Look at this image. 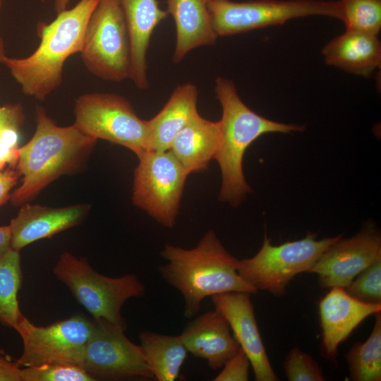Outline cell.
<instances>
[{
    "label": "cell",
    "mask_w": 381,
    "mask_h": 381,
    "mask_svg": "<svg viewBox=\"0 0 381 381\" xmlns=\"http://www.w3.org/2000/svg\"><path fill=\"white\" fill-rule=\"evenodd\" d=\"M35 121L32 137L18 148L16 169L21 184L10 198L15 206L29 202L59 177L80 169L97 140L74 123L57 126L41 106L36 108Z\"/></svg>",
    "instance_id": "1"
},
{
    "label": "cell",
    "mask_w": 381,
    "mask_h": 381,
    "mask_svg": "<svg viewBox=\"0 0 381 381\" xmlns=\"http://www.w3.org/2000/svg\"><path fill=\"white\" fill-rule=\"evenodd\" d=\"M161 255L167 263L158 271L183 298V315H196L207 296L227 291L257 294L238 273L239 260L230 254L213 231H208L191 249L167 244Z\"/></svg>",
    "instance_id": "2"
},
{
    "label": "cell",
    "mask_w": 381,
    "mask_h": 381,
    "mask_svg": "<svg viewBox=\"0 0 381 381\" xmlns=\"http://www.w3.org/2000/svg\"><path fill=\"white\" fill-rule=\"evenodd\" d=\"M98 1L80 0L73 8L57 13L51 23H39L40 42L30 56L4 57L3 64L24 95L43 101L61 85L64 64L71 55L80 53L89 18Z\"/></svg>",
    "instance_id": "3"
},
{
    "label": "cell",
    "mask_w": 381,
    "mask_h": 381,
    "mask_svg": "<svg viewBox=\"0 0 381 381\" xmlns=\"http://www.w3.org/2000/svg\"><path fill=\"white\" fill-rule=\"evenodd\" d=\"M214 92L222 108L219 121L221 141L214 158L222 176L219 198L236 207L251 190L243 171L247 148L265 133L302 131L304 126L274 121L256 114L241 100L235 84L228 78L217 77Z\"/></svg>",
    "instance_id": "4"
},
{
    "label": "cell",
    "mask_w": 381,
    "mask_h": 381,
    "mask_svg": "<svg viewBox=\"0 0 381 381\" xmlns=\"http://www.w3.org/2000/svg\"><path fill=\"white\" fill-rule=\"evenodd\" d=\"M53 273L72 293L75 300L95 320L102 319L126 329L121 310L129 298L145 294V286L133 274L118 277L102 275L85 258L64 252Z\"/></svg>",
    "instance_id": "5"
},
{
    "label": "cell",
    "mask_w": 381,
    "mask_h": 381,
    "mask_svg": "<svg viewBox=\"0 0 381 381\" xmlns=\"http://www.w3.org/2000/svg\"><path fill=\"white\" fill-rule=\"evenodd\" d=\"M207 6L217 37L282 25L292 19L312 16L342 20L339 0H207Z\"/></svg>",
    "instance_id": "6"
},
{
    "label": "cell",
    "mask_w": 381,
    "mask_h": 381,
    "mask_svg": "<svg viewBox=\"0 0 381 381\" xmlns=\"http://www.w3.org/2000/svg\"><path fill=\"white\" fill-rule=\"evenodd\" d=\"M341 235L317 240L308 232L302 239L272 245L265 231L260 250L252 258L239 260L238 274L255 289L274 296L286 293V286L298 274L309 272L322 253Z\"/></svg>",
    "instance_id": "7"
},
{
    "label": "cell",
    "mask_w": 381,
    "mask_h": 381,
    "mask_svg": "<svg viewBox=\"0 0 381 381\" xmlns=\"http://www.w3.org/2000/svg\"><path fill=\"white\" fill-rule=\"evenodd\" d=\"M92 75L121 82L130 78L131 44L119 0H99L89 18L80 52Z\"/></svg>",
    "instance_id": "8"
},
{
    "label": "cell",
    "mask_w": 381,
    "mask_h": 381,
    "mask_svg": "<svg viewBox=\"0 0 381 381\" xmlns=\"http://www.w3.org/2000/svg\"><path fill=\"white\" fill-rule=\"evenodd\" d=\"M74 124L95 139L124 146L139 158L149 151L147 121L136 114L124 97L108 92L86 93L75 100Z\"/></svg>",
    "instance_id": "9"
},
{
    "label": "cell",
    "mask_w": 381,
    "mask_h": 381,
    "mask_svg": "<svg viewBox=\"0 0 381 381\" xmlns=\"http://www.w3.org/2000/svg\"><path fill=\"white\" fill-rule=\"evenodd\" d=\"M138 159L133 202L162 225L171 228L189 174L170 150H149Z\"/></svg>",
    "instance_id": "10"
},
{
    "label": "cell",
    "mask_w": 381,
    "mask_h": 381,
    "mask_svg": "<svg viewBox=\"0 0 381 381\" xmlns=\"http://www.w3.org/2000/svg\"><path fill=\"white\" fill-rule=\"evenodd\" d=\"M95 322L82 314L37 326L22 315L14 329L20 336L23 351L16 363L21 367L47 363L79 365Z\"/></svg>",
    "instance_id": "11"
},
{
    "label": "cell",
    "mask_w": 381,
    "mask_h": 381,
    "mask_svg": "<svg viewBox=\"0 0 381 381\" xmlns=\"http://www.w3.org/2000/svg\"><path fill=\"white\" fill-rule=\"evenodd\" d=\"M94 322L80 367L103 378H155L141 346L126 337V328L102 319Z\"/></svg>",
    "instance_id": "12"
},
{
    "label": "cell",
    "mask_w": 381,
    "mask_h": 381,
    "mask_svg": "<svg viewBox=\"0 0 381 381\" xmlns=\"http://www.w3.org/2000/svg\"><path fill=\"white\" fill-rule=\"evenodd\" d=\"M381 256V236L372 224L357 234L341 236L320 255L308 272L318 275L322 288L345 289L377 258Z\"/></svg>",
    "instance_id": "13"
},
{
    "label": "cell",
    "mask_w": 381,
    "mask_h": 381,
    "mask_svg": "<svg viewBox=\"0 0 381 381\" xmlns=\"http://www.w3.org/2000/svg\"><path fill=\"white\" fill-rule=\"evenodd\" d=\"M250 294L227 291L210 296L229 322L234 337L248 356L256 381H277L258 329Z\"/></svg>",
    "instance_id": "14"
},
{
    "label": "cell",
    "mask_w": 381,
    "mask_h": 381,
    "mask_svg": "<svg viewBox=\"0 0 381 381\" xmlns=\"http://www.w3.org/2000/svg\"><path fill=\"white\" fill-rule=\"evenodd\" d=\"M380 310L381 304L360 301L344 288H331L319 303L323 356L335 361L339 345L366 318Z\"/></svg>",
    "instance_id": "15"
},
{
    "label": "cell",
    "mask_w": 381,
    "mask_h": 381,
    "mask_svg": "<svg viewBox=\"0 0 381 381\" xmlns=\"http://www.w3.org/2000/svg\"><path fill=\"white\" fill-rule=\"evenodd\" d=\"M90 210L87 204L52 207L26 202L9 224L11 248L19 251L28 245L80 224Z\"/></svg>",
    "instance_id": "16"
},
{
    "label": "cell",
    "mask_w": 381,
    "mask_h": 381,
    "mask_svg": "<svg viewBox=\"0 0 381 381\" xmlns=\"http://www.w3.org/2000/svg\"><path fill=\"white\" fill-rule=\"evenodd\" d=\"M188 352L203 358L212 370L222 368L241 348L217 308L193 319L179 335Z\"/></svg>",
    "instance_id": "17"
},
{
    "label": "cell",
    "mask_w": 381,
    "mask_h": 381,
    "mask_svg": "<svg viewBox=\"0 0 381 381\" xmlns=\"http://www.w3.org/2000/svg\"><path fill=\"white\" fill-rule=\"evenodd\" d=\"M131 44L130 78L138 89L149 87L147 52L152 33L169 15L157 0H119Z\"/></svg>",
    "instance_id": "18"
},
{
    "label": "cell",
    "mask_w": 381,
    "mask_h": 381,
    "mask_svg": "<svg viewBox=\"0 0 381 381\" xmlns=\"http://www.w3.org/2000/svg\"><path fill=\"white\" fill-rule=\"evenodd\" d=\"M325 62L346 72L368 77L381 66L378 35L346 31L330 40L322 50Z\"/></svg>",
    "instance_id": "19"
},
{
    "label": "cell",
    "mask_w": 381,
    "mask_h": 381,
    "mask_svg": "<svg viewBox=\"0 0 381 381\" xmlns=\"http://www.w3.org/2000/svg\"><path fill=\"white\" fill-rule=\"evenodd\" d=\"M167 4L176 30L174 64L180 63L191 50L215 43L218 37L212 26L207 0H167Z\"/></svg>",
    "instance_id": "20"
},
{
    "label": "cell",
    "mask_w": 381,
    "mask_h": 381,
    "mask_svg": "<svg viewBox=\"0 0 381 381\" xmlns=\"http://www.w3.org/2000/svg\"><path fill=\"white\" fill-rule=\"evenodd\" d=\"M198 88L192 83L177 86L162 110L147 121L150 150H167L177 134L199 114Z\"/></svg>",
    "instance_id": "21"
},
{
    "label": "cell",
    "mask_w": 381,
    "mask_h": 381,
    "mask_svg": "<svg viewBox=\"0 0 381 381\" xmlns=\"http://www.w3.org/2000/svg\"><path fill=\"white\" fill-rule=\"evenodd\" d=\"M219 121H211L200 114L175 137L170 150L188 174L207 169L215 158L220 145Z\"/></svg>",
    "instance_id": "22"
},
{
    "label": "cell",
    "mask_w": 381,
    "mask_h": 381,
    "mask_svg": "<svg viewBox=\"0 0 381 381\" xmlns=\"http://www.w3.org/2000/svg\"><path fill=\"white\" fill-rule=\"evenodd\" d=\"M139 339L154 377L158 381L176 380L188 353L180 336L144 331Z\"/></svg>",
    "instance_id": "23"
},
{
    "label": "cell",
    "mask_w": 381,
    "mask_h": 381,
    "mask_svg": "<svg viewBox=\"0 0 381 381\" xmlns=\"http://www.w3.org/2000/svg\"><path fill=\"white\" fill-rule=\"evenodd\" d=\"M375 315L368 338L364 342L355 343L345 355L353 381L381 380V312Z\"/></svg>",
    "instance_id": "24"
},
{
    "label": "cell",
    "mask_w": 381,
    "mask_h": 381,
    "mask_svg": "<svg viewBox=\"0 0 381 381\" xmlns=\"http://www.w3.org/2000/svg\"><path fill=\"white\" fill-rule=\"evenodd\" d=\"M22 282L19 251L8 250L0 258V323L13 328L22 316L18 293Z\"/></svg>",
    "instance_id": "25"
},
{
    "label": "cell",
    "mask_w": 381,
    "mask_h": 381,
    "mask_svg": "<svg viewBox=\"0 0 381 381\" xmlns=\"http://www.w3.org/2000/svg\"><path fill=\"white\" fill-rule=\"evenodd\" d=\"M346 30L378 35L381 30V0H339Z\"/></svg>",
    "instance_id": "26"
},
{
    "label": "cell",
    "mask_w": 381,
    "mask_h": 381,
    "mask_svg": "<svg viewBox=\"0 0 381 381\" xmlns=\"http://www.w3.org/2000/svg\"><path fill=\"white\" fill-rule=\"evenodd\" d=\"M22 381H92L95 377L79 365L47 363L21 368Z\"/></svg>",
    "instance_id": "27"
},
{
    "label": "cell",
    "mask_w": 381,
    "mask_h": 381,
    "mask_svg": "<svg viewBox=\"0 0 381 381\" xmlns=\"http://www.w3.org/2000/svg\"><path fill=\"white\" fill-rule=\"evenodd\" d=\"M344 289L360 301L381 304V256L362 270Z\"/></svg>",
    "instance_id": "28"
},
{
    "label": "cell",
    "mask_w": 381,
    "mask_h": 381,
    "mask_svg": "<svg viewBox=\"0 0 381 381\" xmlns=\"http://www.w3.org/2000/svg\"><path fill=\"white\" fill-rule=\"evenodd\" d=\"M283 366L286 377L289 381L327 380L318 363L298 347H294L287 353Z\"/></svg>",
    "instance_id": "29"
},
{
    "label": "cell",
    "mask_w": 381,
    "mask_h": 381,
    "mask_svg": "<svg viewBox=\"0 0 381 381\" xmlns=\"http://www.w3.org/2000/svg\"><path fill=\"white\" fill-rule=\"evenodd\" d=\"M250 360L245 351L240 348L222 368V371L214 377V381H247L249 379Z\"/></svg>",
    "instance_id": "30"
},
{
    "label": "cell",
    "mask_w": 381,
    "mask_h": 381,
    "mask_svg": "<svg viewBox=\"0 0 381 381\" xmlns=\"http://www.w3.org/2000/svg\"><path fill=\"white\" fill-rule=\"evenodd\" d=\"M24 119L23 108L20 104L0 106V138L11 132H19Z\"/></svg>",
    "instance_id": "31"
},
{
    "label": "cell",
    "mask_w": 381,
    "mask_h": 381,
    "mask_svg": "<svg viewBox=\"0 0 381 381\" xmlns=\"http://www.w3.org/2000/svg\"><path fill=\"white\" fill-rule=\"evenodd\" d=\"M18 133L11 132L0 138V171L6 165L16 168L18 157Z\"/></svg>",
    "instance_id": "32"
},
{
    "label": "cell",
    "mask_w": 381,
    "mask_h": 381,
    "mask_svg": "<svg viewBox=\"0 0 381 381\" xmlns=\"http://www.w3.org/2000/svg\"><path fill=\"white\" fill-rule=\"evenodd\" d=\"M20 175L13 167L0 171V207L11 198V190L17 184Z\"/></svg>",
    "instance_id": "33"
},
{
    "label": "cell",
    "mask_w": 381,
    "mask_h": 381,
    "mask_svg": "<svg viewBox=\"0 0 381 381\" xmlns=\"http://www.w3.org/2000/svg\"><path fill=\"white\" fill-rule=\"evenodd\" d=\"M0 381H22L21 367L0 353Z\"/></svg>",
    "instance_id": "34"
},
{
    "label": "cell",
    "mask_w": 381,
    "mask_h": 381,
    "mask_svg": "<svg viewBox=\"0 0 381 381\" xmlns=\"http://www.w3.org/2000/svg\"><path fill=\"white\" fill-rule=\"evenodd\" d=\"M11 249V231L9 224L0 226V258Z\"/></svg>",
    "instance_id": "35"
},
{
    "label": "cell",
    "mask_w": 381,
    "mask_h": 381,
    "mask_svg": "<svg viewBox=\"0 0 381 381\" xmlns=\"http://www.w3.org/2000/svg\"><path fill=\"white\" fill-rule=\"evenodd\" d=\"M42 2L51 1L54 4V8L57 13L67 9V6L71 0H41Z\"/></svg>",
    "instance_id": "36"
},
{
    "label": "cell",
    "mask_w": 381,
    "mask_h": 381,
    "mask_svg": "<svg viewBox=\"0 0 381 381\" xmlns=\"http://www.w3.org/2000/svg\"><path fill=\"white\" fill-rule=\"evenodd\" d=\"M2 6V0H0V11ZM6 51H5V46H4V42L3 40V38L0 35V64H3L4 59L6 56Z\"/></svg>",
    "instance_id": "37"
}]
</instances>
